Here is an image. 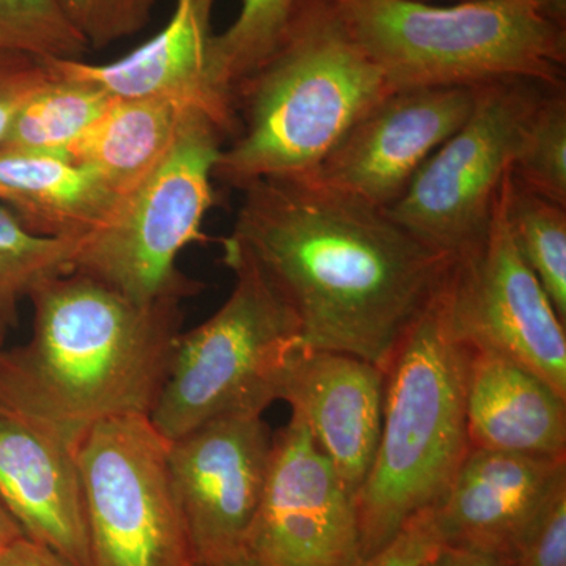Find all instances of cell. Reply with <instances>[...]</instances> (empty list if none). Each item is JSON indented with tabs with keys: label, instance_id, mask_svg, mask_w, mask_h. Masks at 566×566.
I'll list each match as a JSON object with an SVG mask.
<instances>
[{
	"label": "cell",
	"instance_id": "cell-1",
	"mask_svg": "<svg viewBox=\"0 0 566 566\" xmlns=\"http://www.w3.org/2000/svg\"><path fill=\"white\" fill-rule=\"evenodd\" d=\"M241 192L229 238L292 312L303 348L352 354L387 371L453 260L385 210L314 181L266 178Z\"/></svg>",
	"mask_w": 566,
	"mask_h": 566
},
{
	"label": "cell",
	"instance_id": "cell-2",
	"mask_svg": "<svg viewBox=\"0 0 566 566\" xmlns=\"http://www.w3.org/2000/svg\"><path fill=\"white\" fill-rule=\"evenodd\" d=\"M28 300L31 340L0 348V406L73 446L103 420L150 417L182 333L181 297L137 303L71 271Z\"/></svg>",
	"mask_w": 566,
	"mask_h": 566
},
{
	"label": "cell",
	"instance_id": "cell-3",
	"mask_svg": "<svg viewBox=\"0 0 566 566\" xmlns=\"http://www.w3.org/2000/svg\"><path fill=\"white\" fill-rule=\"evenodd\" d=\"M392 88L346 28L335 0H304L266 61L233 91L238 133L214 178L305 180Z\"/></svg>",
	"mask_w": 566,
	"mask_h": 566
},
{
	"label": "cell",
	"instance_id": "cell-4",
	"mask_svg": "<svg viewBox=\"0 0 566 566\" xmlns=\"http://www.w3.org/2000/svg\"><path fill=\"white\" fill-rule=\"evenodd\" d=\"M469 360L471 349L453 334L439 292L386 371L378 450L354 495L364 560L433 509L452 483L469 450Z\"/></svg>",
	"mask_w": 566,
	"mask_h": 566
},
{
	"label": "cell",
	"instance_id": "cell-5",
	"mask_svg": "<svg viewBox=\"0 0 566 566\" xmlns=\"http://www.w3.org/2000/svg\"><path fill=\"white\" fill-rule=\"evenodd\" d=\"M335 3L392 92L506 80L565 85V22L538 0Z\"/></svg>",
	"mask_w": 566,
	"mask_h": 566
},
{
	"label": "cell",
	"instance_id": "cell-6",
	"mask_svg": "<svg viewBox=\"0 0 566 566\" xmlns=\"http://www.w3.org/2000/svg\"><path fill=\"white\" fill-rule=\"evenodd\" d=\"M222 245L232 293L207 322L178 337L150 415L167 441L218 417L262 416L281 401L290 365L304 349L296 319L255 264L229 237Z\"/></svg>",
	"mask_w": 566,
	"mask_h": 566
},
{
	"label": "cell",
	"instance_id": "cell-7",
	"mask_svg": "<svg viewBox=\"0 0 566 566\" xmlns=\"http://www.w3.org/2000/svg\"><path fill=\"white\" fill-rule=\"evenodd\" d=\"M226 139L218 123L192 111L163 163L77 245L73 271L137 303L202 292V283L178 270L177 259L189 244L208 241L203 222L216 205L212 180Z\"/></svg>",
	"mask_w": 566,
	"mask_h": 566
},
{
	"label": "cell",
	"instance_id": "cell-8",
	"mask_svg": "<svg viewBox=\"0 0 566 566\" xmlns=\"http://www.w3.org/2000/svg\"><path fill=\"white\" fill-rule=\"evenodd\" d=\"M167 447L144 415L103 420L77 439L91 566H197Z\"/></svg>",
	"mask_w": 566,
	"mask_h": 566
},
{
	"label": "cell",
	"instance_id": "cell-9",
	"mask_svg": "<svg viewBox=\"0 0 566 566\" xmlns=\"http://www.w3.org/2000/svg\"><path fill=\"white\" fill-rule=\"evenodd\" d=\"M549 85H480L468 120L428 158L386 214L416 240L455 260L482 243L527 118Z\"/></svg>",
	"mask_w": 566,
	"mask_h": 566
},
{
	"label": "cell",
	"instance_id": "cell-10",
	"mask_svg": "<svg viewBox=\"0 0 566 566\" xmlns=\"http://www.w3.org/2000/svg\"><path fill=\"white\" fill-rule=\"evenodd\" d=\"M482 243L453 260L441 301L458 340L523 365L566 397V324L517 252L506 221V185Z\"/></svg>",
	"mask_w": 566,
	"mask_h": 566
},
{
	"label": "cell",
	"instance_id": "cell-11",
	"mask_svg": "<svg viewBox=\"0 0 566 566\" xmlns=\"http://www.w3.org/2000/svg\"><path fill=\"white\" fill-rule=\"evenodd\" d=\"M251 566H360L354 494L293 415L273 434L262 499L245 535Z\"/></svg>",
	"mask_w": 566,
	"mask_h": 566
},
{
	"label": "cell",
	"instance_id": "cell-12",
	"mask_svg": "<svg viewBox=\"0 0 566 566\" xmlns=\"http://www.w3.org/2000/svg\"><path fill=\"white\" fill-rule=\"evenodd\" d=\"M271 447L260 415L218 417L169 441L170 479L197 566L243 560Z\"/></svg>",
	"mask_w": 566,
	"mask_h": 566
},
{
	"label": "cell",
	"instance_id": "cell-13",
	"mask_svg": "<svg viewBox=\"0 0 566 566\" xmlns=\"http://www.w3.org/2000/svg\"><path fill=\"white\" fill-rule=\"evenodd\" d=\"M479 87L389 93L354 123L305 180L368 207L389 210L428 158L468 120Z\"/></svg>",
	"mask_w": 566,
	"mask_h": 566
},
{
	"label": "cell",
	"instance_id": "cell-14",
	"mask_svg": "<svg viewBox=\"0 0 566 566\" xmlns=\"http://www.w3.org/2000/svg\"><path fill=\"white\" fill-rule=\"evenodd\" d=\"M565 479L566 460L469 447L433 506L442 545L486 554L509 566L517 543Z\"/></svg>",
	"mask_w": 566,
	"mask_h": 566
},
{
	"label": "cell",
	"instance_id": "cell-15",
	"mask_svg": "<svg viewBox=\"0 0 566 566\" xmlns=\"http://www.w3.org/2000/svg\"><path fill=\"white\" fill-rule=\"evenodd\" d=\"M74 447L0 406V502L25 538L71 566H91Z\"/></svg>",
	"mask_w": 566,
	"mask_h": 566
},
{
	"label": "cell",
	"instance_id": "cell-16",
	"mask_svg": "<svg viewBox=\"0 0 566 566\" xmlns=\"http://www.w3.org/2000/svg\"><path fill=\"white\" fill-rule=\"evenodd\" d=\"M385 395L386 371L345 353L303 349L283 382L281 401L303 419L354 495L374 464Z\"/></svg>",
	"mask_w": 566,
	"mask_h": 566
},
{
	"label": "cell",
	"instance_id": "cell-17",
	"mask_svg": "<svg viewBox=\"0 0 566 566\" xmlns=\"http://www.w3.org/2000/svg\"><path fill=\"white\" fill-rule=\"evenodd\" d=\"M216 0H175L161 32L112 63L57 59L66 73L93 82L115 99H172L202 111L230 140L238 118L232 102L216 91L210 76L211 17Z\"/></svg>",
	"mask_w": 566,
	"mask_h": 566
},
{
	"label": "cell",
	"instance_id": "cell-18",
	"mask_svg": "<svg viewBox=\"0 0 566 566\" xmlns=\"http://www.w3.org/2000/svg\"><path fill=\"white\" fill-rule=\"evenodd\" d=\"M465 424L474 449L566 460V397L499 354L471 352Z\"/></svg>",
	"mask_w": 566,
	"mask_h": 566
},
{
	"label": "cell",
	"instance_id": "cell-19",
	"mask_svg": "<svg viewBox=\"0 0 566 566\" xmlns=\"http://www.w3.org/2000/svg\"><path fill=\"white\" fill-rule=\"evenodd\" d=\"M0 203L33 234L81 243L109 222L120 199L69 158L0 148Z\"/></svg>",
	"mask_w": 566,
	"mask_h": 566
},
{
	"label": "cell",
	"instance_id": "cell-20",
	"mask_svg": "<svg viewBox=\"0 0 566 566\" xmlns=\"http://www.w3.org/2000/svg\"><path fill=\"white\" fill-rule=\"evenodd\" d=\"M192 111L172 99H115L71 145L69 158L125 199L163 163Z\"/></svg>",
	"mask_w": 566,
	"mask_h": 566
},
{
	"label": "cell",
	"instance_id": "cell-21",
	"mask_svg": "<svg viewBox=\"0 0 566 566\" xmlns=\"http://www.w3.org/2000/svg\"><path fill=\"white\" fill-rule=\"evenodd\" d=\"M51 63L54 76L18 112L2 148L69 158L71 145L115 102L93 82L66 73L57 59Z\"/></svg>",
	"mask_w": 566,
	"mask_h": 566
},
{
	"label": "cell",
	"instance_id": "cell-22",
	"mask_svg": "<svg viewBox=\"0 0 566 566\" xmlns=\"http://www.w3.org/2000/svg\"><path fill=\"white\" fill-rule=\"evenodd\" d=\"M303 2L244 0L237 20L226 31L212 35L210 76L223 98L233 104L238 82L273 54Z\"/></svg>",
	"mask_w": 566,
	"mask_h": 566
},
{
	"label": "cell",
	"instance_id": "cell-23",
	"mask_svg": "<svg viewBox=\"0 0 566 566\" xmlns=\"http://www.w3.org/2000/svg\"><path fill=\"white\" fill-rule=\"evenodd\" d=\"M505 210L517 252L566 324V207L526 191L510 177Z\"/></svg>",
	"mask_w": 566,
	"mask_h": 566
},
{
	"label": "cell",
	"instance_id": "cell-24",
	"mask_svg": "<svg viewBox=\"0 0 566 566\" xmlns=\"http://www.w3.org/2000/svg\"><path fill=\"white\" fill-rule=\"evenodd\" d=\"M77 241L39 237L0 203V323L17 326L22 301L40 283L73 271Z\"/></svg>",
	"mask_w": 566,
	"mask_h": 566
},
{
	"label": "cell",
	"instance_id": "cell-25",
	"mask_svg": "<svg viewBox=\"0 0 566 566\" xmlns=\"http://www.w3.org/2000/svg\"><path fill=\"white\" fill-rule=\"evenodd\" d=\"M510 177L515 185L566 207V91L549 88L521 133Z\"/></svg>",
	"mask_w": 566,
	"mask_h": 566
},
{
	"label": "cell",
	"instance_id": "cell-26",
	"mask_svg": "<svg viewBox=\"0 0 566 566\" xmlns=\"http://www.w3.org/2000/svg\"><path fill=\"white\" fill-rule=\"evenodd\" d=\"M0 50L77 61L88 48L57 0H0Z\"/></svg>",
	"mask_w": 566,
	"mask_h": 566
},
{
	"label": "cell",
	"instance_id": "cell-27",
	"mask_svg": "<svg viewBox=\"0 0 566 566\" xmlns=\"http://www.w3.org/2000/svg\"><path fill=\"white\" fill-rule=\"evenodd\" d=\"M57 3L88 50H103L145 29L158 0H57Z\"/></svg>",
	"mask_w": 566,
	"mask_h": 566
},
{
	"label": "cell",
	"instance_id": "cell-28",
	"mask_svg": "<svg viewBox=\"0 0 566 566\" xmlns=\"http://www.w3.org/2000/svg\"><path fill=\"white\" fill-rule=\"evenodd\" d=\"M509 566H566V479L517 543Z\"/></svg>",
	"mask_w": 566,
	"mask_h": 566
},
{
	"label": "cell",
	"instance_id": "cell-29",
	"mask_svg": "<svg viewBox=\"0 0 566 566\" xmlns=\"http://www.w3.org/2000/svg\"><path fill=\"white\" fill-rule=\"evenodd\" d=\"M52 76L51 59L0 50V148L9 137L18 112Z\"/></svg>",
	"mask_w": 566,
	"mask_h": 566
},
{
	"label": "cell",
	"instance_id": "cell-30",
	"mask_svg": "<svg viewBox=\"0 0 566 566\" xmlns=\"http://www.w3.org/2000/svg\"><path fill=\"white\" fill-rule=\"evenodd\" d=\"M441 545L433 509H428L412 517L392 542L365 558L360 566H422Z\"/></svg>",
	"mask_w": 566,
	"mask_h": 566
},
{
	"label": "cell",
	"instance_id": "cell-31",
	"mask_svg": "<svg viewBox=\"0 0 566 566\" xmlns=\"http://www.w3.org/2000/svg\"><path fill=\"white\" fill-rule=\"evenodd\" d=\"M0 566H71L52 553L46 546L32 539L22 538L14 542L9 549L0 554Z\"/></svg>",
	"mask_w": 566,
	"mask_h": 566
},
{
	"label": "cell",
	"instance_id": "cell-32",
	"mask_svg": "<svg viewBox=\"0 0 566 566\" xmlns=\"http://www.w3.org/2000/svg\"><path fill=\"white\" fill-rule=\"evenodd\" d=\"M422 566H505L497 558L475 551L463 549L449 545H441L433 556L428 558Z\"/></svg>",
	"mask_w": 566,
	"mask_h": 566
},
{
	"label": "cell",
	"instance_id": "cell-33",
	"mask_svg": "<svg viewBox=\"0 0 566 566\" xmlns=\"http://www.w3.org/2000/svg\"><path fill=\"white\" fill-rule=\"evenodd\" d=\"M21 527L18 526L17 521L11 517L10 513L7 512L6 506L0 502V554L3 551L9 549L14 542L22 538Z\"/></svg>",
	"mask_w": 566,
	"mask_h": 566
},
{
	"label": "cell",
	"instance_id": "cell-34",
	"mask_svg": "<svg viewBox=\"0 0 566 566\" xmlns=\"http://www.w3.org/2000/svg\"><path fill=\"white\" fill-rule=\"evenodd\" d=\"M557 20L566 21V0H538Z\"/></svg>",
	"mask_w": 566,
	"mask_h": 566
},
{
	"label": "cell",
	"instance_id": "cell-35",
	"mask_svg": "<svg viewBox=\"0 0 566 566\" xmlns=\"http://www.w3.org/2000/svg\"><path fill=\"white\" fill-rule=\"evenodd\" d=\"M7 333H9V329H7V327L3 326L2 323H0V348H2L3 340H6Z\"/></svg>",
	"mask_w": 566,
	"mask_h": 566
},
{
	"label": "cell",
	"instance_id": "cell-36",
	"mask_svg": "<svg viewBox=\"0 0 566 566\" xmlns=\"http://www.w3.org/2000/svg\"><path fill=\"white\" fill-rule=\"evenodd\" d=\"M416 2H460V0H416Z\"/></svg>",
	"mask_w": 566,
	"mask_h": 566
},
{
	"label": "cell",
	"instance_id": "cell-37",
	"mask_svg": "<svg viewBox=\"0 0 566 566\" xmlns=\"http://www.w3.org/2000/svg\"><path fill=\"white\" fill-rule=\"evenodd\" d=\"M218 566H251V565H248V564H245V562L241 560V562H234V564L218 565Z\"/></svg>",
	"mask_w": 566,
	"mask_h": 566
}]
</instances>
